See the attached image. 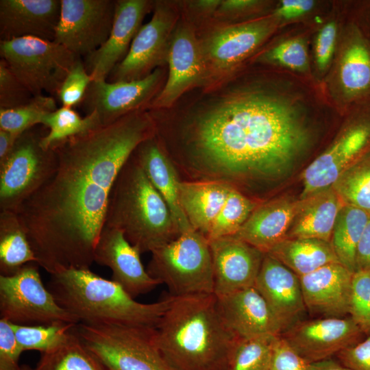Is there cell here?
Returning <instances> with one entry per match:
<instances>
[{
	"label": "cell",
	"instance_id": "6da1fadb",
	"mask_svg": "<svg viewBox=\"0 0 370 370\" xmlns=\"http://www.w3.org/2000/svg\"><path fill=\"white\" fill-rule=\"evenodd\" d=\"M155 134L151 115L138 110L53 147V172L16 212L40 267L50 275L90 268L116 178Z\"/></svg>",
	"mask_w": 370,
	"mask_h": 370
},
{
	"label": "cell",
	"instance_id": "7a4b0ae2",
	"mask_svg": "<svg viewBox=\"0 0 370 370\" xmlns=\"http://www.w3.org/2000/svg\"><path fill=\"white\" fill-rule=\"evenodd\" d=\"M184 136L174 164L186 180L217 181L241 193L290 173L310 140L293 103L261 91L223 99L195 118Z\"/></svg>",
	"mask_w": 370,
	"mask_h": 370
},
{
	"label": "cell",
	"instance_id": "3957f363",
	"mask_svg": "<svg viewBox=\"0 0 370 370\" xmlns=\"http://www.w3.org/2000/svg\"><path fill=\"white\" fill-rule=\"evenodd\" d=\"M154 334L177 370H224L238 338L225 323L214 293L174 296Z\"/></svg>",
	"mask_w": 370,
	"mask_h": 370
},
{
	"label": "cell",
	"instance_id": "277c9868",
	"mask_svg": "<svg viewBox=\"0 0 370 370\" xmlns=\"http://www.w3.org/2000/svg\"><path fill=\"white\" fill-rule=\"evenodd\" d=\"M50 275L47 288L57 303L84 323L156 328L174 297L140 303L90 269H64Z\"/></svg>",
	"mask_w": 370,
	"mask_h": 370
},
{
	"label": "cell",
	"instance_id": "5b68a950",
	"mask_svg": "<svg viewBox=\"0 0 370 370\" xmlns=\"http://www.w3.org/2000/svg\"><path fill=\"white\" fill-rule=\"evenodd\" d=\"M104 226L120 230L140 254L180 235L169 208L133 153L113 184Z\"/></svg>",
	"mask_w": 370,
	"mask_h": 370
},
{
	"label": "cell",
	"instance_id": "8992f818",
	"mask_svg": "<svg viewBox=\"0 0 370 370\" xmlns=\"http://www.w3.org/2000/svg\"><path fill=\"white\" fill-rule=\"evenodd\" d=\"M155 328L79 323L75 331L106 370H177L155 340Z\"/></svg>",
	"mask_w": 370,
	"mask_h": 370
},
{
	"label": "cell",
	"instance_id": "52a82bcc",
	"mask_svg": "<svg viewBox=\"0 0 370 370\" xmlns=\"http://www.w3.org/2000/svg\"><path fill=\"white\" fill-rule=\"evenodd\" d=\"M147 271L173 296L214 293L209 241L194 229L153 250Z\"/></svg>",
	"mask_w": 370,
	"mask_h": 370
},
{
	"label": "cell",
	"instance_id": "ba28073f",
	"mask_svg": "<svg viewBox=\"0 0 370 370\" xmlns=\"http://www.w3.org/2000/svg\"><path fill=\"white\" fill-rule=\"evenodd\" d=\"M47 132L44 125H38L22 133L10 153L0 162L1 211L16 212L53 172L55 150L42 145Z\"/></svg>",
	"mask_w": 370,
	"mask_h": 370
},
{
	"label": "cell",
	"instance_id": "9c48e42d",
	"mask_svg": "<svg viewBox=\"0 0 370 370\" xmlns=\"http://www.w3.org/2000/svg\"><path fill=\"white\" fill-rule=\"evenodd\" d=\"M0 56L34 96L58 97L78 56L53 40L22 37L0 40Z\"/></svg>",
	"mask_w": 370,
	"mask_h": 370
},
{
	"label": "cell",
	"instance_id": "30bf717a",
	"mask_svg": "<svg viewBox=\"0 0 370 370\" xmlns=\"http://www.w3.org/2000/svg\"><path fill=\"white\" fill-rule=\"evenodd\" d=\"M38 266L30 262L13 275H0L1 319L29 325L79 323L45 286Z\"/></svg>",
	"mask_w": 370,
	"mask_h": 370
},
{
	"label": "cell",
	"instance_id": "8fae6325",
	"mask_svg": "<svg viewBox=\"0 0 370 370\" xmlns=\"http://www.w3.org/2000/svg\"><path fill=\"white\" fill-rule=\"evenodd\" d=\"M61 8L53 41L78 56L86 57L108 38L116 1L60 0Z\"/></svg>",
	"mask_w": 370,
	"mask_h": 370
},
{
	"label": "cell",
	"instance_id": "7c38bea8",
	"mask_svg": "<svg viewBox=\"0 0 370 370\" xmlns=\"http://www.w3.org/2000/svg\"><path fill=\"white\" fill-rule=\"evenodd\" d=\"M370 151V114L353 120L301 175L300 199L331 187L353 164Z\"/></svg>",
	"mask_w": 370,
	"mask_h": 370
},
{
	"label": "cell",
	"instance_id": "4fadbf2b",
	"mask_svg": "<svg viewBox=\"0 0 370 370\" xmlns=\"http://www.w3.org/2000/svg\"><path fill=\"white\" fill-rule=\"evenodd\" d=\"M174 22L173 12L164 3H156L151 20L140 27L127 56L108 76V82L142 79L166 60Z\"/></svg>",
	"mask_w": 370,
	"mask_h": 370
},
{
	"label": "cell",
	"instance_id": "5bb4252c",
	"mask_svg": "<svg viewBox=\"0 0 370 370\" xmlns=\"http://www.w3.org/2000/svg\"><path fill=\"white\" fill-rule=\"evenodd\" d=\"M362 331L349 317L298 321L281 336L308 363L330 358L356 343Z\"/></svg>",
	"mask_w": 370,
	"mask_h": 370
},
{
	"label": "cell",
	"instance_id": "9a60e30c",
	"mask_svg": "<svg viewBox=\"0 0 370 370\" xmlns=\"http://www.w3.org/2000/svg\"><path fill=\"white\" fill-rule=\"evenodd\" d=\"M161 77V70L156 69L136 80L92 81L81 105L86 115L95 112L102 125L110 124L131 112L142 110L155 94Z\"/></svg>",
	"mask_w": 370,
	"mask_h": 370
},
{
	"label": "cell",
	"instance_id": "2e32d148",
	"mask_svg": "<svg viewBox=\"0 0 370 370\" xmlns=\"http://www.w3.org/2000/svg\"><path fill=\"white\" fill-rule=\"evenodd\" d=\"M208 241L217 297L254 286L265 253L235 235Z\"/></svg>",
	"mask_w": 370,
	"mask_h": 370
},
{
	"label": "cell",
	"instance_id": "e0dca14e",
	"mask_svg": "<svg viewBox=\"0 0 370 370\" xmlns=\"http://www.w3.org/2000/svg\"><path fill=\"white\" fill-rule=\"evenodd\" d=\"M151 4L146 0L116 1L108 38L99 49L84 57L85 68L92 81L107 80L112 71L125 58Z\"/></svg>",
	"mask_w": 370,
	"mask_h": 370
},
{
	"label": "cell",
	"instance_id": "ac0fdd59",
	"mask_svg": "<svg viewBox=\"0 0 370 370\" xmlns=\"http://www.w3.org/2000/svg\"><path fill=\"white\" fill-rule=\"evenodd\" d=\"M140 254L120 230L104 226L95 249L94 262L109 267L112 280L135 297L161 284L145 269Z\"/></svg>",
	"mask_w": 370,
	"mask_h": 370
},
{
	"label": "cell",
	"instance_id": "d6986e66",
	"mask_svg": "<svg viewBox=\"0 0 370 370\" xmlns=\"http://www.w3.org/2000/svg\"><path fill=\"white\" fill-rule=\"evenodd\" d=\"M254 286L264 299L282 333L299 321L306 310L299 278L269 254H264Z\"/></svg>",
	"mask_w": 370,
	"mask_h": 370
},
{
	"label": "cell",
	"instance_id": "ffe728a7",
	"mask_svg": "<svg viewBox=\"0 0 370 370\" xmlns=\"http://www.w3.org/2000/svg\"><path fill=\"white\" fill-rule=\"evenodd\" d=\"M217 298L219 310L225 323L238 338L282 334L280 324L254 286Z\"/></svg>",
	"mask_w": 370,
	"mask_h": 370
},
{
	"label": "cell",
	"instance_id": "44dd1931",
	"mask_svg": "<svg viewBox=\"0 0 370 370\" xmlns=\"http://www.w3.org/2000/svg\"><path fill=\"white\" fill-rule=\"evenodd\" d=\"M166 61L169 77L162 88L150 102L154 109L171 106L183 93L196 84L204 71L203 56L193 33L177 29L170 41Z\"/></svg>",
	"mask_w": 370,
	"mask_h": 370
},
{
	"label": "cell",
	"instance_id": "7402d4cb",
	"mask_svg": "<svg viewBox=\"0 0 370 370\" xmlns=\"http://www.w3.org/2000/svg\"><path fill=\"white\" fill-rule=\"evenodd\" d=\"M353 273L340 262H332L299 277L306 310L325 317L349 314Z\"/></svg>",
	"mask_w": 370,
	"mask_h": 370
},
{
	"label": "cell",
	"instance_id": "603a6c76",
	"mask_svg": "<svg viewBox=\"0 0 370 370\" xmlns=\"http://www.w3.org/2000/svg\"><path fill=\"white\" fill-rule=\"evenodd\" d=\"M60 0H1L0 40L36 37L53 40Z\"/></svg>",
	"mask_w": 370,
	"mask_h": 370
},
{
	"label": "cell",
	"instance_id": "cb8c5ba5",
	"mask_svg": "<svg viewBox=\"0 0 370 370\" xmlns=\"http://www.w3.org/2000/svg\"><path fill=\"white\" fill-rule=\"evenodd\" d=\"M133 154L169 208L180 234L193 229L180 201L179 172L156 136L140 143Z\"/></svg>",
	"mask_w": 370,
	"mask_h": 370
},
{
	"label": "cell",
	"instance_id": "d4e9b609",
	"mask_svg": "<svg viewBox=\"0 0 370 370\" xmlns=\"http://www.w3.org/2000/svg\"><path fill=\"white\" fill-rule=\"evenodd\" d=\"M298 204L283 197L260 202L235 236L266 254L286 238Z\"/></svg>",
	"mask_w": 370,
	"mask_h": 370
},
{
	"label": "cell",
	"instance_id": "484cf974",
	"mask_svg": "<svg viewBox=\"0 0 370 370\" xmlns=\"http://www.w3.org/2000/svg\"><path fill=\"white\" fill-rule=\"evenodd\" d=\"M274 24L261 19L216 32L207 44V55L218 69H227L254 51L273 32Z\"/></svg>",
	"mask_w": 370,
	"mask_h": 370
},
{
	"label": "cell",
	"instance_id": "4316f807",
	"mask_svg": "<svg viewBox=\"0 0 370 370\" xmlns=\"http://www.w3.org/2000/svg\"><path fill=\"white\" fill-rule=\"evenodd\" d=\"M344 205L332 186L300 199L286 238L330 242L337 216Z\"/></svg>",
	"mask_w": 370,
	"mask_h": 370
},
{
	"label": "cell",
	"instance_id": "83f0119b",
	"mask_svg": "<svg viewBox=\"0 0 370 370\" xmlns=\"http://www.w3.org/2000/svg\"><path fill=\"white\" fill-rule=\"evenodd\" d=\"M232 188L208 180H182L180 201L192 228L206 236Z\"/></svg>",
	"mask_w": 370,
	"mask_h": 370
},
{
	"label": "cell",
	"instance_id": "f1b7e54d",
	"mask_svg": "<svg viewBox=\"0 0 370 370\" xmlns=\"http://www.w3.org/2000/svg\"><path fill=\"white\" fill-rule=\"evenodd\" d=\"M338 78L347 101L370 95V45L356 29L352 31L343 47Z\"/></svg>",
	"mask_w": 370,
	"mask_h": 370
},
{
	"label": "cell",
	"instance_id": "f546056e",
	"mask_svg": "<svg viewBox=\"0 0 370 370\" xmlns=\"http://www.w3.org/2000/svg\"><path fill=\"white\" fill-rule=\"evenodd\" d=\"M298 277L332 262H340L330 242L314 238H285L267 253Z\"/></svg>",
	"mask_w": 370,
	"mask_h": 370
},
{
	"label": "cell",
	"instance_id": "4dcf8cb0",
	"mask_svg": "<svg viewBox=\"0 0 370 370\" xmlns=\"http://www.w3.org/2000/svg\"><path fill=\"white\" fill-rule=\"evenodd\" d=\"M30 262H36V258L16 213L1 211V275H13Z\"/></svg>",
	"mask_w": 370,
	"mask_h": 370
},
{
	"label": "cell",
	"instance_id": "1f68e13d",
	"mask_svg": "<svg viewBox=\"0 0 370 370\" xmlns=\"http://www.w3.org/2000/svg\"><path fill=\"white\" fill-rule=\"evenodd\" d=\"M369 217L359 208L344 205L334 224L331 245L340 263L352 273L356 271L357 247Z\"/></svg>",
	"mask_w": 370,
	"mask_h": 370
},
{
	"label": "cell",
	"instance_id": "d6a6232c",
	"mask_svg": "<svg viewBox=\"0 0 370 370\" xmlns=\"http://www.w3.org/2000/svg\"><path fill=\"white\" fill-rule=\"evenodd\" d=\"M75 328L63 343L41 354L35 370H106L84 345Z\"/></svg>",
	"mask_w": 370,
	"mask_h": 370
},
{
	"label": "cell",
	"instance_id": "836d02e7",
	"mask_svg": "<svg viewBox=\"0 0 370 370\" xmlns=\"http://www.w3.org/2000/svg\"><path fill=\"white\" fill-rule=\"evenodd\" d=\"M40 125L48 130L42 138L47 149L101 125L96 112L82 117L73 108L64 106L45 116Z\"/></svg>",
	"mask_w": 370,
	"mask_h": 370
},
{
	"label": "cell",
	"instance_id": "e575fe53",
	"mask_svg": "<svg viewBox=\"0 0 370 370\" xmlns=\"http://www.w3.org/2000/svg\"><path fill=\"white\" fill-rule=\"evenodd\" d=\"M332 186L345 205L370 214V151L347 169Z\"/></svg>",
	"mask_w": 370,
	"mask_h": 370
},
{
	"label": "cell",
	"instance_id": "d590c367",
	"mask_svg": "<svg viewBox=\"0 0 370 370\" xmlns=\"http://www.w3.org/2000/svg\"><path fill=\"white\" fill-rule=\"evenodd\" d=\"M278 336L238 338L228 355L224 370H270Z\"/></svg>",
	"mask_w": 370,
	"mask_h": 370
},
{
	"label": "cell",
	"instance_id": "8d00e7d4",
	"mask_svg": "<svg viewBox=\"0 0 370 370\" xmlns=\"http://www.w3.org/2000/svg\"><path fill=\"white\" fill-rule=\"evenodd\" d=\"M260 203L232 188L206 235L207 239L235 235Z\"/></svg>",
	"mask_w": 370,
	"mask_h": 370
},
{
	"label": "cell",
	"instance_id": "74e56055",
	"mask_svg": "<svg viewBox=\"0 0 370 370\" xmlns=\"http://www.w3.org/2000/svg\"><path fill=\"white\" fill-rule=\"evenodd\" d=\"M11 324L23 352L36 350L41 354L53 350L63 343L77 325L71 323L31 325Z\"/></svg>",
	"mask_w": 370,
	"mask_h": 370
},
{
	"label": "cell",
	"instance_id": "f35d334b",
	"mask_svg": "<svg viewBox=\"0 0 370 370\" xmlns=\"http://www.w3.org/2000/svg\"><path fill=\"white\" fill-rule=\"evenodd\" d=\"M58 108L53 97L43 94L34 96L29 102L20 107L0 109V129L19 136L40 125L45 116Z\"/></svg>",
	"mask_w": 370,
	"mask_h": 370
},
{
	"label": "cell",
	"instance_id": "ab89813d",
	"mask_svg": "<svg viewBox=\"0 0 370 370\" xmlns=\"http://www.w3.org/2000/svg\"><path fill=\"white\" fill-rule=\"evenodd\" d=\"M349 314L363 333L370 334V271L353 273Z\"/></svg>",
	"mask_w": 370,
	"mask_h": 370
},
{
	"label": "cell",
	"instance_id": "60d3db41",
	"mask_svg": "<svg viewBox=\"0 0 370 370\" xmlns=\"http://www.w3.org/2000/svg\"><path fill=\"white\" fill-rule=\"evenodd\" d=\"M262 59L296 71L304 72L308 69L307 47L301 38H292L280 42L267 51Z\"/></svg>",
	"mask_w": 370,
	"mask_h": 370
},
{
	"label": "cell",
	"instance_id": "b9f144b4",
	"mask_svg": "<svg viewBox=\"0 0 370 370\" xmlns=\"http://www.w3.org/2000/svg\"><path fill=\"white\" fill-rule=\"evenodd\" d=\"M92 82L84 61L78 57L65 77L58 94L62 106L73 108L82 102Z\"/></svg>",
	"mask_w": 370,
	"mask_h": 370
},
{
	"label": "cell",
	"instance_id": "7bdbcfd3",
	"mask_svg": "<svg viewBox=\"0 0 370 370\" xmlns=\"http://www.w3.org/2000/svg\"><path fill=\"white\" fill-rule=\"evenodd\" d=\"M34 95L0 59V109H12L29 102Z\"/></svg>",
	"mask_w": 370,
	"mask_h": 370
},
{
	"label": "cell",
	"instance_id": "ee69618b",
	"mask_svg": "<svg viewBox=\"0 0 370 370\" xmlns=\"http://www.w3.org/2000/svg\"><path fill=\"white\" fill-rule=\"evenodd\" d=\"M23 351L8 321L0 319V370H19L18 360Z\"/></svg>",
	"mask_w": 370,
	"mask_h": 370
},
{
	"label": "cell",
	"instance_id": "f6af8a7d",
	"mask_svg": "<svg viewBox=\"0 0 370 370\" xmlns=\"http://www.w3.org/2000/svg\"><path fill=\"white\" fill-rule=\"evenodd\" d=\"M270 370L310 369L309 363L280 335L274 343Z\"/></svg>",
	"mask_w": 370,
	"mask_h": 370
},
{
	"label": "cell",
	"instance_id": "bcb514c9",
	"mask_svg": "<svg viewBox=\"0 0 370 370\" xmlns=\"http://www.w3.org/2000/svg\"><path fill=\"white\" fill-rule=\"evenodd\" d=\"M337 354L342 364L352 370H370V334Z\"/></svg>",
	"mask_w": 370,
	"mask_h": 370
},
{
	"label": "cell",
	"instance_id": "7dc6e473",
	"mask_svg": "<svg viewBox=\"0 0 370 370\" xmlns=\"http://www.w3.org/2000/svg\"><path fill=\"white\" fill-rule=\"evenodd\" d=\"M336 25L325 24L319 32L314 46L315 60L319 69H325L330 62L335 47Z\"/></svg>",
	"mask_w": 370,
	"mask_h": 370
},
{
	"label": "cell",
	"instance_id": "c3c4849f",
	"mask_svg": "<svg viewBox=\"0 0 370 370\" xmlns=\"http://www.w3.org/2000/svg\"><path fill=\"white\" fill-rule=\"evenodd\" d=\"M314 5L311 0H283L276 9L275 15L284 19L297 18L310 12Z\"/></svg>",
	"mask_w": 370,
	"mask_h": 370
},
{
	"label": "cell",
	"instance_id": "681fc988",
	"mask_svg": "<svg viewBox=\"0 0 370 370\" xmlns=\"http://www.w3.org/2000/svg\"><path fill=\"white\" fill-rule=\"evenodd\" d=\"M356 266V271H370V217L357 247Z\"/></svg>",
	"mask_w": 370,
	"mask_h": 370
},
{
	"label": "cell",
	"instance_id": "f907efd6",
	"mask_svg": "<svg viewBox=\"0 0 370 370\" xmlns=\"http://www.w3.org/2000/svg\"><path fill=\"white\" fill-rule=\"evenodd\" d=\"M258 3L254 0L221 1L218 11L221 14H234L251 8Z\"/></svg>",
	"mask_w": 370,
	"mask_h": 370
},
{
	"label": "cell",
	"instance_id": "816d5d0a",
	"mask_svg": "<svg viewBox=\"0 0 370 370\" xmlns=\"http://www.w3.org/2000/svg\"><path fill=\"white\" fill-rule=\"evenodd\" d=\"M19 136L0 129V162L10 153Z\"/></svg>",
	"mask_w": 370,
	"mask_h": 370
},
{
	"label": "cell",
	"instance_id": "f5cc1de1",
	"mask_svg": "<svg viewBox=\"0 0 370 370\" xmlns=\"http://www.w3.org/2000/svg\"><path fill=\"white\" fill-rule=\"evenodd\" d=\"M310 370H352L349 367L338 362L327 358L309 363Z\"/></svg>",
	"mask_w": 370,
	"mask_h": 370
},
{
	"label": "cell",
	"instance_id": "db71d44e",
	"mask_svg": "<svg viewBox=\"0 0 370 370\" xmlns=\"http://www.w3.org/2000/svg\"><path fill=\"white\" fill-rule=\"evenodd\" d=\"M221 2L219 0H199L195 1L193 5L199 12L209 14L218 10Z\"/></svg>",
	"mask_w": 370,
	"mask_h": 370
},
{
	"label": "cell",
	"instance_id": "11a10c76",
	"mask_svg": "<svg viewBox=\"0 0 370 370\" xmlns=\"http://www.w3.org/2000/svg\"><path fill=\"white\" fill-rule=\"evenodd\" d=\"M19 370H35L27 365H22L20 366Z\"/></svg>",
	"mask_w": 370,
	"mask_h": 370
}]
</instances>
